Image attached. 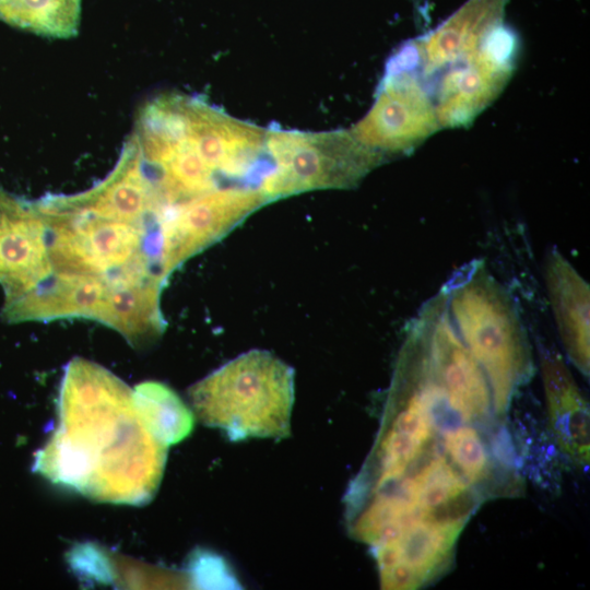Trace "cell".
Instances as JSON below:
<instances>
[{"instance_id":"cell-1","label":"cell","mask_w":590,"mask_h":590,"mask_svg":"<svg viewBox=\"0 0 590 590\" xmlns=\"http://www.w3.org/2000/svg\"><path fill=\"white\" fill-rule=\"evenodd\" d=\"M61 424L35 469L90 497L141 504L160 483L169 446L115 375L74 358L60 389Z\"/></svg>"},{"instance_id":"cell-2","label":"cell","mask_w":590,"mask_h":590,"mask_svg":"<svg viewBox=\"0 0 590 590\" xmlns=\"http://www.w3.org/2000/svg\"><path fill=\"white\" fill-rule=\"evenodd\" d=\"M440 292L461 337L487 375L494 411L506 412L532 371L528 341L514 303L481 261L458 271Z\"/></svg>"},{"instance_id":"cell-3","label":"cell","mask_w":590,"mask_h":590,"mask_svg":"<svg viewBox=\"0 0 590 590\" xmlns=\"http://www.w3.org/2000/svg\"><path fill=\"white\" fill-rule=\"evenodd\" d=\"M192 406L202 423L231 440L290 434L294 369L268 351L252 350L193 385Z\"/></svg>"},{"instance_id":"cell-4","label":"cell","mask_w":590,"mask_h":590,"mask_svg":"<svg viewBox=\"0 0 590 590\" xmlns=\"http://www.w3.org/2000/svg\"><path fill=\"white\" fill-rule=\"evenodd\" d=\"M267 153L270 166L258 188L269 202L309 190L353 188L387 161L350 129L308 132L268 128Z\"/></svg>"},{"instance_id":"cell-5","label":"cell","mask_w":590,"mask_h":590,"mask_svg":"<svg viewBox=\"0 0 590 590\" xmlns=\"http://www.w3.org/2000/svg\"><path fill=\"white\" fill-rule=\"evenodd\" d=\"M425 80L409 40L389 59L375 101L352 134L387 160L414 151L440 129Z\"/></svg>"},{"instance_id":"cell-6","label":"cell","mask_w":590,"mask_h":590,"mask_svg":"<svg viewBox=\"0 0 590 590\" xmlns=\"http://www.w3.org/2000/svg\"><path fill=\"white\" fill-rule=\"evenodd\" d=\"M267 203L268 198L257 186L228 185L170 205L160 222L165 278Z\"/></svg>"},{"instance_id":"cell-7","label":"cell","mask_w":590,"mask_h":590,"mask_svg":"<svg viewBox=\"0 0 590 590\" xmlns=\"http://www.w3.org/2000/svg\"><path fill=\"white\" fill-rule=\"evenodd\" d=\"M516 33L500 24L482 47L441 71L434 104L440 128L468 127L504 91L518 57Z\"/></svg>"},{"instance_id":"cell-8","label":"cell","mask_w":590,"mask_h":590,"mask_svg":"<svg viewBox=\"0 0 590 590\" xmlns=\"http://www.w3.org/2000/svg\"><path fill=\"white\" fill-rule=\"evenodd\" d=\"M45 222L34 201L0 187V284L10 302L50 273Z\"/></svg>"},{"instance_id":"cell-9","label":"cell","mask_w":590,"mask_h":590,"mask_svg":"<svg viewBox=\"0 0 590 590\" xmlns=\"http://www.w3.org/2000/svg\"><path fill=\"white\" fill-rule=\"evenodd\" d=\"M464 523L418 519L389 544L377 546L381 585L386 589H416L442 573Z\"/></svg>"},{"instance_id":"cell-10","label":"cell","mask_w":590,"mask_h":590,"mask_svg":"<svg viewBox=\"0 0 590 590\" xmlns=\"http://www.w3.org/2000/svg\"><path fill=\"white\" fill-rule=\"evenodd\" d=\"M508 0H467L434 31L413 39L426 79L477 51L503 24Z\"/></svg>"},{"instance_id":"cell-11","label":"cell","mask_w":590,"mask_h":590,"mask_svg":"<svg viewBox=\"0 0 590 590\" xmlns=\"http://www.w3.org/2000/svg\"><path fill=\"white\" fill-rule=\"evenodd\" d=\"M551 304L570 361L589 374V286L556 250L548 253L545 269Z\"/></svg>"},{"instance_id":"cell-12","label":"cell","mask_w":590,"mask_h":590,"mask_svg":"<svg viewBox=\"0 0 590 590\" xmlns=\"http://www.w3.org/2000/svg\"><path fill=\"white\" fill-rule=\"evenodd\" d=\"M394 385L403 396V408L380 445L378 487L399 481L428 451L436 427L429 406L418 392L399 379Z\"/></svg>"},{"instance_id":"cell-13","label":"cell","mask_w":590,"mask_h":590,"mask_svg":"<svg viewBox=\"0 0 590 590\" xmlns=\"http://www.w3.org/2000/svg\"><path fill=\"white\" fill-rule=\"evenodd\" d=\"M548 420L557 446L575 462H589V409L560 358L542 359Z\"/></svg>"},{"instance_id":"cell-14","label":"cell","mask_w":590,"mask_h":590,"mask_svg":"<svg viewBox=\"0 0 590 590\" xmlns=\"http://www.w3.org/2000/svg\"><path fill=\"white\" fill-rule=\"evenodd\" d=\"M163 287L141 283L108 288L96 321L118 331L134 346L157 338L165 328L160 306Z\"/></svg>"},{"instance_id":"cell-15","label":"cell","mask_w":590,"mask_h":590,"mask_svg":"<svg viewBox=\"0 0 590 590\" xmlns=\"http://www.w3.org/2000/svg\"><path fill=\"white\" fill-rule=\"evenodd\" d=\"M82 0H0V19L10 25L49 38L76 35Z\"/></svg>"},{"instance_id":"cell-16","label":"cell","mask_w":590,"mask_h":590,"mask_svg":"<svg viewBox=\"0 0 590 590\" xmlns=\"http://www.w3.org/2000/svg\"><path fill=\"white\" fill-rule=\"evenodd\" d=\"M446 453L470 483L483 481L489 472V453L477 430L471 426L448 427L444 434Z\"/></svg>"}]
</instances>
